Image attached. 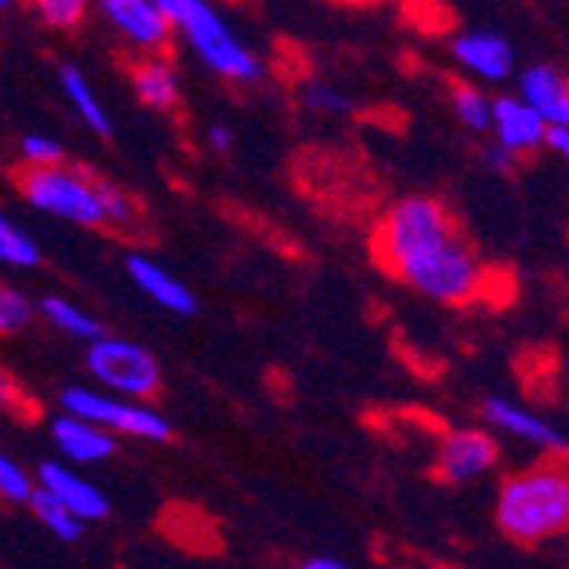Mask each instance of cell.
<instances>
[{"label": "cell", "mask_w": 569, "mask_h": 569, "mask_svg": "<svg viewBox=\"0 0 569 569\" xmlns=\"http://www.w3.org/2000/svg\"><path fill=\"white\" fill-rule=\"evenodd\" d=\"M0 8H4V11H11V8H14V0H0Z\"/></svg>", "instance_id": "cell-34"}, {"label": "cell", "mask_w": 569, "mask_h": 569, "mask_svg": "<svg viewBox=\"0 0 569 569\" xmlns=\"http://www.w3.org/2000/svg\"><path fill=\"white\" fill-rule=\"evenodd\" d=\"M0 263L14 270H34L41 263V246L14 219H0Z\"/></svg>", "instance_id": "cell-22"}, {"label": "cell", "mask_w": 569, "mask_h": 569, "mask_svg": "<svg viewBox=\"0 0 569 569\" xmlns=\"http://www.w3.org/2000/svg\"><path fill=\"white\" fill-rule=\"evenodd\" d=\"M28 508H31L34 519H38L51 536H56V539H62V542H79V539H82L86 522L79 519V515H76L56 491H48V488L38 485V491L31 495Z\"/></svg>", "instance_id": "cell-20"}, {"label": "cell", "mask_w": 569, "mask_h": 569, "mask_svg": "<svg viewBox=\"0 0 569 569\" xmlns=\"http://www.w3.org/2000/svg\"><path fill=\"white\" fill-rule=\"evenodd\" d=\"M453 62L471 72L478 82H505L511 79L515 69V48L505 34L498 31H460L450 41Z\"/></svg>", "instance_id": "cell-10"}, {"label": "cell", "mask_w": 569, "mask_h": 569, "mask_svg": "<svg viewBox=\"0 0 569 569\" xmlns=\"http://www.w3.org/2000/svg\"><path fill=\"white\" fill-rule=\"evenodd\" d=\"M59 86H62L66 99L72 102L76 117H79L92 133H99V137H113V120H110L107 107L99 102L92 82L86 79V72H82L76 62H62V66H59Z\"/></svg>", "instance_id": "cell-18"}, {"label": "cell", "mask_w": 569, "mask_h": 569, "mask_svg": "<svg viewBox=\"0 0 569 569\" xmlns=\"http://www.w3.org/2000/svg\"><path fill=\"white\" fill-rule=\"evenodd\" d=\"M34 491H38V481L21 468V463L11 457H0V495H4L8 501L28 505Z\"/></svg>", "instance_id": "cell-27"}, {"label": "cell", "mask_w": 569, "mask_h": 569, "mask_svg": "<svg viewBox=\"0 0 569 569\" xmlns=\"http://www.w3.org/2000/svg\"><path fill=\"white\" fill-rule=\"evenodd\" d=\"M102 204H107L110 229H130L137 222V201L107 178H102Z\"/></svg>", "instance_id": "cell-28"}, {"label": "cell", "mask_w": 569, "mask_h": 569, "mask_svg": "<svg viewBox=\"0 0 569 569\" xmlns=\"http://www.w3.org/2000/svg\"><path fill=\"white\" fill-rule=\"evenodd\" d=\"M209 143H212V150H216V153H232V147H236V133H232V127H226V123H212V127H209Z\"/></svg>", "instance_id": "cell-31"}, {"label": "cell", "mask_w": 569, "mask_h": 569, "mask_svg": "<svg viewBox=\"0 0 569 569\" xmlns=\"http://www.w3.org/2000/svg\"><path fill=\"white\" fill-rule=\"evenodd\" d=\"M559 161L569 164V123H556L549 127V143H546Z\"/></svg>", "instance_id": "cell-30"}, {"label": "cell", "mask_w": 569, "mask_h": 569, "mask_svg": "<svg viewBox=\"0 0 569 569\" xmlns=\"http://www.w3.org/2000/svg\"><path fill=\"white\" fill-rule=\"evenodd\" d=\"M485 158H488V164H491L495 171H501V174L515 171V164H519V153H511V150L501 147V143H491Z\"/></svg>", "instance_id": "cell-29"}, {"label": "cell", "mask_w": 569, "mask_h": 569, "mask_svg": "<svg viewBox=\"0 0 569 569\" xmlns=\"http://www.w3.org/2000/svg\"><path fill=\"white\" fill-rule=\"evenodd\" d=\"M51 440L56 447L72 460V463H96V460H107L117 453V440H113V430L99 427L86 417H76V412H66L62 417L51 420Z\"/></svg>", "instance_id": "cell-13"}, {"label": "cell", "mask_w": 569, "mask_h": 569, "mask_svg": "<svg viewBox=\"0 0 569 569\" xmlns=\"http://www.w3.org/2000/svg\"><path fill=\"white\" fill-rule=\"evenodd\" d=\"M38 315L69 338H79V341H96L99 335H107L99 325L96 315H89L86 307L72 303L69 297H59V293H44L38 300Z\"/></svg>", "instance_id": "cell-19"}, {"label": "cell", "mask_w": 569, "mask_h": 569, "mask_svg": "<svg viewBox=\"0 0 569 569\" xmlns=\"http://www.w3.org/2000/svg\"><path fill=\"white\" fill-rule=\"evenodd\" d=\"M158 4L168 11L174 31L188 41L198 62L219 79L232 86H256L267 76L263 59L242 38H236L216 0H158Z\"/></svg>", "instance_id": "cell-2"}, {"label": "cell", "mask_w": 569, "mask_h": 569, "mask_svg": "<svg viewBox=\"0 0 569 569\" xmlns=\"http://www.w3.org/2000/svg\"><path fill=\"white\" fill-rule=\"evenodd\" d=\"M300 107L307 113H325V117H345L355 110L351 96H345L338 86H325V82H315V86H303L300 92Z\"/></svg>", "instance_id": "cell-24"}, {"label": "cell", "mask_w": 569, "mask_h": 569, "mask_svg": "<svg viewBox=\"0 0 569 569\" xmlns=\"http://www.w3.org/2000/svg\"><path fill=\"white\" fill-rule=\"evenodd\" d=\"M92 0H28V8L38 14L41 24H48L51 31H76L86 14H89Z\"/></svg>", "instance_id": "cell-23"}, {"label": "cell", "mask_w": 569, "mask_h": 569, "mask_svg": "<svg viewBox=\"0 0 569 569\" xmlns=\"http://www.w3.org/2000/svg\"><path fill=\"white\" fill-rule=\"evenodd\" d=\"M18 153H21V161L31 164V168H48V164H62L66 161V147L51 133H21L18 137Z\"/></svg>", "instance_id": "cell-25"}, {"label": "cell", "mask_w": 569, "mask_h": 569, "mask_svg": "<svg viewBox=\"0 0 569 569\" xmlns=\"http://www.w3.org/2000/svg\"><path fill=\"white\" fill-rule=\"evenodd\" d=\"M457 219L450 204L437 194H406L392 201L389 209L379 216L372 229V260L396 277V270L420 256L423 249H433L447 239H453Z\"/></svg>", "instance_id": "cell-3"}, {"label": "cell", "mask_w": 569, "mask_h": 569, "mask_svg": "<svg viewBox=\"0 0 569 569\" xmlns=\"http://www.w3.org/2000/svg\"><path fill=\"white\" fill-rule=\"evenodd\" d=\"M38 485L56 491L82 522H99L110 515V501L107 495H102L92 481H86L82 475H76L72 468H66V463L59 460H44L38 468Z\"/></svg>", "instance_id": "cell-16"}, {"label": "cell", "mask_w": 569, "mask_h": 569, "mask_svg": "<svg viewBox=\"0 0 569 569\" xmlns=\"http://www.w3.org/2000/svg\"><path fill=\"white\" fill-rule=\"evenodd\" d=\"M498 526L508 539L539 546L569 532V450L549 453L532 468L505 478L498 491Z\"/></svg>", "instance_id": "cell-1"}, {"label": "cell", "mask_w": 569, "mask_h": 569, "mask_svg": "<svg viewBox=\"0 0 569 569\" xmlns=\"http://www.w3.org/2000/svg\"><path fill=\"white\" fill-rule=\"evenodd\" d=\"M130 86L137 92V99L143 107L158 110V113H171L181 107V76L178 66L171 59L161 56H140L130 62Z\"/></svg>", "instance_id": "cell-14"}, {"label": "cell", "mask_w": 569, "mask_h": 569, "mask_svg": "<svg viewBox=\"0 0 569 569\" xmlns=\"http://www.w3.org/2000/svg\"><path fill=\"white\" fill-rule=\"evenodd\" d=\"M396 280H402L409 290L420 297L443 303V307H468L475 303L488 287V267L481 263L478 249L460 232L433 249H423L396 270Z\"/></svg>", "instance_id": "cell-4"}, {"label": "cell", "mask_w": 569, "mask_h": 569, "mask_svg": "<svg viewBox=\"0 0 569 569\" xmlns=\"http://www.w3.org/2000/svg\"><path fill=\"white\" fill-rule=\"evenodd\" d=\"M450 110L460 127H468L471 133H485L495 123V99L478 89L475 82H453L450 86Z\"/></svg>", "instance_id": "cell-21"}, {"label": "cell", "mask_w": 569, "mask_h": 569, "mask_svg": "<svg viewBox=\"0 0 569 569\" xmlns=\"http://www.w3.org/2000/svg\"><path fill=\"white\" fill-rule=\"evenodd\" d=\"M86 369L102 389L130 396V399L158 396L164 382L161 361L153 358V351H147L140 341L117 338V335H99L96 341H89Z\"/></svg>", "instance_id": "cell-6"}, {"label": "cell", "mask_w": 569, "mask_h": 569, "mask_svg": "<svg viewBox=\"0 0 569 569\" xmlns=\"http://www.w3.org/2000/svg\"><path fill=\"white\" fill-rule=\"evenodd\" d=\"M549 127L552 123L539 110H532L519 92L495 99V123H491L495 143L508 147L519 158L536 153L539 147L549 143Z\"/></svg>", "instance_id": "cell-11"}, {"label": "cell", "mask_w": 569, "mask_h": 569, "mask_svg": "<svg viewBox=\"0 0 569 569\" xmlns=\"http://www.w3.org/2000/svg\"><path fill=\"white\" fill-rule=\"evenodd\" d=\"M14 184L31 209L76 222L82 229H110L107 204H102V178L79 164L18 168Z\"/></svg>", "instance_id": "cell-5"}, {"label": "cell", "mask_w": 569, "mask_h": 569, "mask_svg": "<svg viewBox=\"0 0 569 569\" xmlns=\"http://www.w3.org/2000/svg\"><path fill=\"white\" fill-rule=\"evenodd\" d=\"M66 412H76V417H86L99 427H107L113 433H127V437H140V440H168L171 437V423L161 417L158 409L143 406V399H130L120 392H96L86 386H69L59 396Z\"/></svg>", "instance_id": "cell-7"}, {"label": "cell", "mask_w": 569, "mask_h": 569, "mask_svg": "<svg viewBox=\"0 0 569 569\" xmlns=\"http://www.w3.org/2000/svg\"><path fill=\"white\" fill-rule=\"evenodd\" d=\"M297 569H351V566H345V562H338V559H331V556H315V559L300 562Z\"/></svg>", "instance_id": "cell-32"}, {"label": "cell", "mask_w": 569, "mask_h": 569, "mask_svg": "<svg viewBox=\"0 0 569 569\" xmlns=\"http://www.w3.org/2000/svg\"><path fill=\"white\" fill-rule=\"evenodd\" d=\"M113 31L143 56H161L174 38V24L158 0H96Z\"/></svg>", "instance_id": "cell-8"}, {"label": "cell", "mask_w": 569, "mask_h": 569, "mask_svg": "<svg viewBox=\"0 0 569 569\" xmlns=\"http://www.w3.org/2000/svg\"><path fill=\"white\" fill-rule=\"evenodd\" d=\"M495 463H498V443L485 430H450L437 447L433 475L447 485H463L488 475Z\"/></svg>", "instance_id": "cell-9"}, {"label": "cell", "mask_w": 569, "mask_h": 569, "mask_svg": "<svg viewBox=\"0 0 569 569\" xmlns=\"http://www.w3.org/2000/svg\"><path fill=\"white\" fill-rule=\"evenodd\" d=\"M38 303L28 300V293L14 290V287H4L0 290V331L4 335H18L31 325Z\"/></svg>", "instance_id": "cell-26"}, {"label": "cell", "mask_w": 569, "mask_h": 569, "mask_svg": "<svg viewBox=\"0 0 569 569\" xmlns=\"http://www.w3.org/2000/svg\"><path fill=\"white\" fill-rule=\"evenodd\" d=\"M566 86H569V79H566Z\"/></svg>", "instance_id": "cell-35"}, {"label": "cell", "mask_w": 569, "mask_h": 569, "mask_svg": "<svg viewBox=\"0 0 569 569\" xmlns=\"http://www.w3.org/2000/svg\"><path fill=\"white\" fill-rule=\"evenodd\" d=\"M569 76H562L556 66H546V62H536L529 69L519 72V96L529 102L532 110H539L552 127L556 123H569V86H566Z\"/></svg>", "instance_id": "cell-17"}, {"label": "cell", "mask_w": 569, "mask_h": 569, "mask_svg": "<svg viewBox=\"0 0 569 569\" xmlns=\"http://www.w3.org/2000/svg\"><path fill=\"white\" fill-rule=\"evenodd\" d=\"M127 273L137 283V290L143 297H150L158 307H164L168 315H178V318L198 315V297H194V290L188 283H181L168 267H161L158 260H153V256L130 252L127 256Z\"/></svg>", "instance_id": "cell-12"}, {"label": "cell", "mask_w": 569, "mask_h": 569, "mask_svg": "<svg viewBox=\"0 0 569 569\" xmlns=\"http://www.w3.org/2000/svg\"><path fill=\"white\" fill-rule=\"evenodd\" d=\"M338 4H355V8H361V4H376V0H338Z\"/></svg>", "instance_id": "cell-33"}, {"label": "cell", "mask_w": 569, "mask_h": 569, "mask_svg": "<svg viewBox=\"0 0 569 569\" xmlns=\"http://www.w3.org/2000/svg\"><path fill=\"white\" fill-rule=\"evenodd\" d=\"M485 417H488V423H495L498 430H505V433H511V437H519V440H526V443H536V447H542V450H549V453L569 450V443L562 440V433H559L552 423H546V420L539 417V412H529L526 406L511 402V399L488 396V399H485Z\"/></svg>", "instance_id": "cell-15"}]
</instances>
